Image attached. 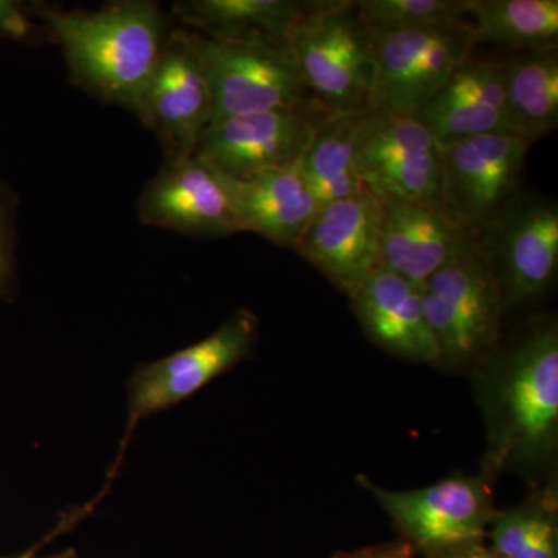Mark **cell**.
Instances as JSON below:
<instances>
[{
	"label": "cell",
	"instance_id": "obj_14",
	"mask_svg": "<svg viewBox=\"0 0 558 558\" xmlns=\"http://www.w3.org/2000/svg\"><path fill=\"white\" fill-rule=\"evenodd\" d=\"M381 216L384 202L369 190L322 205L295 250L351 296L379 266Z\"/></svg>",
	"mask_w": 558,
	"mask_h": 558
},
{
	"label": "cell",
	"instance_id": "obj_21",
	"mask_svg": "<svg viewBox=\"0 0 558 558\" xmlns=\"http://www.w3.org/2000/svg\"><path fill=\"white\" fill-rule=\"evenodd\" d=\"M365 113H330L304 156L301 165L304 179L319 207L368 190L355 167L359 132Z\"/></svg>",
	"mask_w": 558,
	"mask_h": 558
},
{
	"label": "cell",
	"instance_id": "obj_18",
	"mask_svg": "<svg viewBox=\"0 0 558 558\" xmlns=\"http://www.w3.org/2000/svg\"><path fill=\"white\" fill-rule=\"evenodd\" d=\"M301 165L303 160L247 178L220 174L241 231H252L281 247H296L319 208Z\"/></svg>",
	"mask_w": 558,
	"mask_h": 558
},
{
	"label": "cell",
	"instance_id": "obj_25",
	"mask_svg": "<svg viewBox=\"0 0 558 558\" xmlns=\"http://www.w3.org/2000/svg\"><path fill=\"white\" fill-rule=\"evenodd\" d=\"M354 7L369 31H398L469 16V0H359Z\"/></svg>",
	"mask_w": 558,
	"mask_h": 558
},
{
	"label": "cell",
	"instance_id": "obj_4",
	"mask_svg": "<svg viewBox=\"0 0 558 558\" xmlns=\"http://www.w3.org/2000/svg\"><path fill=\"white\" fill-rule=\"evenodd\" d=\"M422 299L439 360L465 362L495 343L502 310L501 282L490 255L475 236L428 279Z\"/></svg>",
	"mask_w": 558,
	"mask_h": 558
},
{
	"label": "cell",
	"instance_id": "obj_29",
	"mask_svg": "<svg viewBox=\"0 0 558 558\" xmlns=\"http://www.w3.org/2000/svg\"><path fill=\"white\" fill-rule=\"evenodd\" d=\"M90 509V506H87L86 509L80 510V512L72 513V515L65 517L64 520H62V523L58 524L57 527L51 531V534L46 539H43L40 543H36L35 546H32L31 549L25 550V553L20 554V556L16 557H10V558H35L36 554L39 553V549H43V546L46 545L49 539L57 537V535H60L61 532H64L65 529L73 526V524L76 523V521L80 520V517H83L84 513L87 512V510ZM3 558V557H0Z\"/></svg>",
	"mask_w": 558,
	"mask_h": 558
},
{
	"label": "cell",
	"instance_id": "obj_23",
	"mask_svg": "<svg viewBox=\"0 0 558 558\" xmlns=\"http://www.w3.org/2000/svg\"><path fill=\"white\" fill-rule=\"evenodd\" d=\"M469 16L478 43L526 47L529 51L556 49L557 0H469Z\"/></svg>",
	"mask_w": 558,
	"mask_h": 558
},
{
	"label": "cell",
	"instance_id": "obj_1",
	"mask_svg": "<svg viewBox=\"0 0 558 558\" xmlns=\"http://www.w3.org/2000/svg\"><path fill=\"white\" fill-rule=\"evenodd\" d=\"M32 10L60 44L70 81L137 116L171 32L160 3L120 0L98 10H62L32 2Z\"/></svg>",
	"mask_w": 558,
	"mask_h": 558
},
{
	"label": "cell",
	"instance_id": "obj_10",
	"mask_svg": "<svg viewBox=\"0 0 558 558\" xmlns=\"http://www.w3.org/2000/svg\"><path fill=\"white\" fill-rule=\"evenodd\" d=\"M529 145L512 134L444 145L442 211L473 233L494 226L515 197Z\"/></svg>",
	"mask_w": 558,
	"mask_h": 558
},
{
	"label": "cell",
	"instance_id": "obj_3",
	"mask_svg": "<svg viewBox=\"0 0 558 558\" xmlns=\"http://www.w3.org/2000/svg\"><path fill=\"white\" fill-rule=\"evenodd\" d=\"M369 32L377 64L371 110L398 116H416L480 44L468 20Z\"/></svg>",
	"mask_w": 558,
	"mask_h": 558
},
{
	"label": "cell",
	"instance_id": "obj_20",
	"mask_svg": "<svg viewBox=\"0 0 558 558\" xmlns=\"http://www.w3.org/2000/svg\"><path fill=\"white\" fill-rule=\"evenodd\" d=\"M311 2L292 0H185L172 14L191 32L208 39L264 38L289 44Z\"/></svg>",
	"mask_w": 558,
	"mask_h": 558
},
{
	"label": "cell",
	"instance_id": "obj_31",
	"mask_svg": "<svg viewBox=\"0 0 558 558\" xmlns=\"http://www.w3.org/2000/svg\"><path fill=\"white\" fill-rule=\"evenodd\" d=\"M50 558H76V554L73 550H64V553L58 554V556Z\"/></svg>",
	"mask_w": 558,
	"mask_h": 558
},
{
	"label": "cell",
	"instance_id": "obj_8",
	"mask_svg": "<svg viewBox=\"0 0 558 558\" xmlns=\"http://www.w3.org/2000/svg\"><path fill=\"white\" fill-rule=\"evenodd\" d=\"M256 337L258 319L252 312L241 310L209 333L207 339L135 371L128 387L130 395L123 450L140 421L178 405L220 374L233 368L252 352ZM123 450L119 454V464Z\"/></svg>",
	"mask_w": 558,
	"mask_h": 558
},
{
	"label": "cell",
	"instance_id": "obj_5",
	"mask_svg": "<svg viewBox=\"0 0 558 558\" xmlns=\"http://www.w3.org/2000/svg\"><path fill=\"white\" fill-rule=\"evenodd\" d=\"M201 47L211 87L209 124L314 100L289 44L264 38L218 40L201 36Z\"/></svg>",
	"mask_w": 558,
	"mask_h": 558
},
{
	"label": "cell",
	"instance_id": "obj_6",
	"mask_svg": "<svg viewBox=\"0 0 558 558\" xmlns=\"http://www.w3.org/2000/svg\"><path fill=\"white\" fill-rule=\"evenodd\" d=\"M355 167L363 183L380 199L442 209L444 145L413 116L366 112Z\"/></svg>",
	"mask_w": 558,
	"mask_h": 558
},
{
	"label": "cell",
	"instance_id": "obj_27",
	"mask_svg": "<svg viewBox=\"0 0 558 558\" xmlns=\"http://www.w3.org/2000/svg\"><path fill=\"white\" fill-rule=\"evenodd\" d=\"M50 39L53 36L33 13L32 2L0 0V40L32 44Z\"/></svg>",
	"mask_w": 558,
	"mask_h": 558
},
{
	"label": "cell",
	"instance_id": "obj_15",
	"mask_svg": "<svg viewBox=\"0 0 558 558\" xmlns=\"http://www.w3.org/2000/svg\"><path fill=\"white\" fill-rule=\"evenodd\" d=\"M379 266L424 289L475 233L442 209L398 199H381Z\"/></svg>",
	"mask_w": 558,
	"mask_h": 558
},
{
	"label": "cell",
	"instance_id": "obj_17",
	"mask_svg": "<svg viewBox=\"0 0 558 558\" xmlns=\"http://www.w3.org/2000/svg\"><path fill=\"white\" fill-rule=\"evenodd\" d=\"M349 299L363 329L379 347L413 362H438L422 289L409 279L377 266Z\"/></svg>",
	"mask_w": 558,
	"mask_h": 558
},
{
	"label": "cell",
	"instance_id": "obj_26",
	"mask_svg": "<svg viewBox=\"0 0 558 558\" xmlns=\"http://www.w3.org/2000/svg\"><path fill=\"white\" fill-rule=\"evenodd\" d=\"M16 193L0 179V300H10L16 282Z\"/></svg>",
	"mask_w": 558,
	"mask_h": 558
},
{
	"label": "cell",
	"instance_id": "obj_12",
	"mask_svg": "<svg viewBox=\"0 0 558 558\" xmlns=\"http://www.w3.org/2000/svg\"><path fill=\"white\" fill-rule=\"evenodd\" d=\"M360 481L402 532L425 549L450 553L478 545L495 517L487 487L475 478H449L405 492Z\"/></svg>",
	"mask_w": 558,
	"mask_h": 558
},
{
	"label": "cell",
	"instance_id": "obj_19",
	"mask_svg": "<svg viewBox=\"0 0 558 558\" xmlns=\"http://www.w3.org/2000/svg\"><path fill=\"white\" fill-rule=\"evenodd\" d=\"M505 274L506 304L515 306L549 288L558 266V211L550 202L509 207L494 223Z\"/></svg>",
	"mask_w": 558,
	"mask_h": 558
},
{
	"label": "cell",
	"instance_id": "obj_24",
	"mask_svg": "<svg viewBox=\"0 0 558 558\" xmlns=\"http://www.w3.org/2000/svg\"><path fill=\"white\" fill-rule=\"evenodd\" d=\"M492 545L509 558H558L556 512L550 502L499 513L492 520Z\"/></svg>",
	"mask_w": 558,
	"mask_h": 558
},
{
	"label": "cell",
	"instance_id": "obj_22",
	"mask_svg": "<svg viewBox=\"0 0 558 558\" xmlns=\"http://www.w3.org/2000/svg\"><path fill=\"white\" fill-rule=\"evenodd\" d=\"M506 100L517 137L532 143L557 130L558 54L529 51L505 64Z\"/></svg>",
	"mask_w": 558,
	"mask_h": 558
},
{
	"label": "cell",
	"instance_id": "obj_30",
	"mask_svg": "<svg viewBox=\"0 0 558 558\" xmlns=\"http://www.w3.org/2000/svg\"><path fill=\"white\" fill-rule=\"evenodd\" d=\"M446 558H509L498 554L497 550L486 549L480 545L465 546V548H459L446 553Z\"/></svg>",
	"mask_w": 558,
	"mask_h": 558
},
{
	"label": "cell",
	"instance_id": "obj_16",
	"mask_svg": "<svg viewBox=\"0 0 558 558\" xmlns=\"http://www.w3.org/2000/svg\"><path fill=\"white\" fill-rule=\"evenodd\" d=\"M413 117L440 145L476 135H515L506 100L505 64L469 60Z\"/></svg>",
	"mask_w": 558,
	"mask_h": 558
},
{
	"label": "cell",
	"instance_id": "obj_11",
	"mask_svg": "<svg viewBox=\"0 0 558 558\" xmlns=\"http://www.w3.org/2000/svg\"><path fill=\"white\" fill-rule=\"evenodd\" d=\"M558 424V333L542 326L510 355L501 389L499 459L553 450Z\"/></svg>",
	"mask_w": 558,
	"mask_h": 558
},
{
	"label": "cell",
	"instance_id": "obj_13",
	"mask_svg": "<svg viewBox=\"0 0 558 558\" xmlns=\"http://www.w3.org/2000/svg\"><path fill=\"white\" fill-rule=\"evenodd\" d=\"M137 208L146 226L175 233L229 236L241 231L222 175L196 156L165 159Z\"/></svg>",
	"mask_w": 558,
	"mask_h": 558
},
{
	"label": "cell",
	"instance_id": "obj_28",
	"mask_svg": "<svg viewBox=\"0 0 558 558\" xmlns=\"http://www.w3.org/2000/svg\"><path fill=\"white\" fill-rule=\"evenodd\" d=\"M337 558H410V549L407 546H381L344 554Z\"/></svg>",
	"mask_w": 558,
	"mask_h": 558
},
{
	"label": "cell",
	"instance_id": "obj_7",
	"mask_svg": "<svg viewBox=\"0 0 558 558\" xmlns=\"http://www.w3.org/2000/svg\"><path fill=\"white\" fill-rule=\"evenodd\" d=\"M211 110L201 36L189 28H171L137 119L159 138L165 159H186L196 154Z\"/></svg>",
	"mask_w": 558,
	"mask_h": 558
},
{
	"label": "cell",
	"instance_id": "obj_2",
	"mask_svg": "<svg viewBox=\"0 0 558 558\" xmlns=\"http://www.w3.org/2000/svg\"><path fill=\"white\" fill-rule=\"evenodd\" d=\"M289 46L301 78L323 108L332 113L371 110L376 54L354 2H311Z\"/></svg>",
	"mask_w": 558,
	"mask_h": 558
},
{
	"label": "cell",
	"instance_id": "obj_9",
	"mask_svg": "<svg viewBox=\"0 0 558 558\" xmlns=\"http://www.w3.org/2000/svg\"><path fill=\"white\" fill-rule=\"evenodd\" d=\"M314 100L293 108L231 117L208 124L194 156L227 178H247L303 160L330 116Z\"/></svg>",
	"mask_w": 558,
	"mask_h": 558
}]
</instances>
